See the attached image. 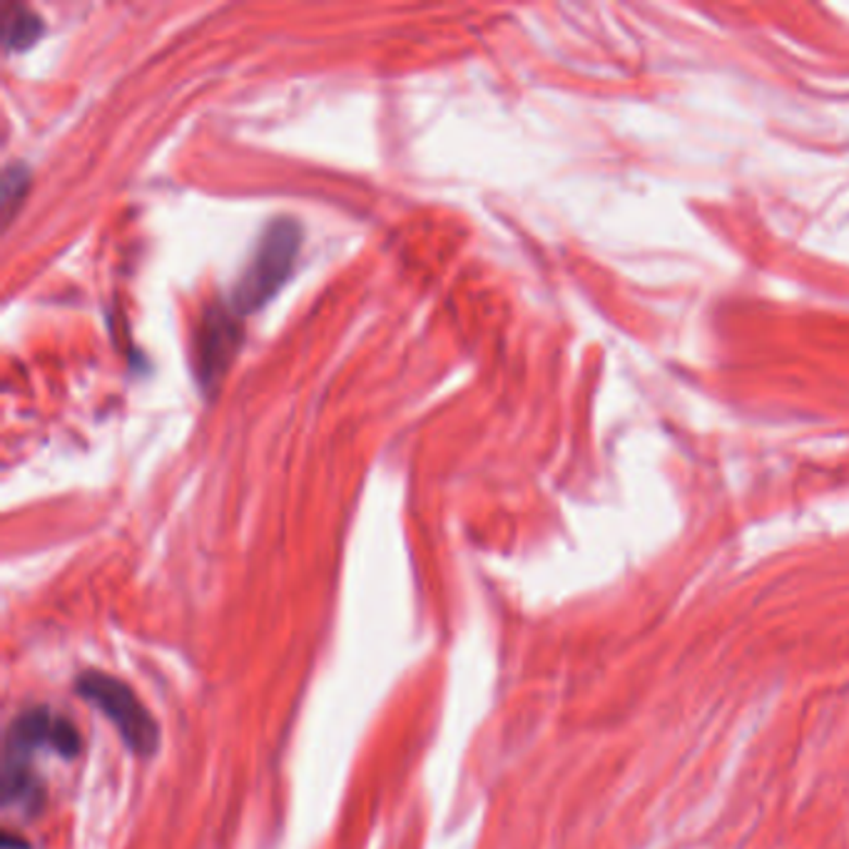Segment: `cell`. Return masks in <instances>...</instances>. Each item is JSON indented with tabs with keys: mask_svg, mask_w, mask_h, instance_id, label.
Masks as SVG:
<instances>
[{
	"mask_svg": "<svg viewBox=\"0 0 849 849\" xmlns=\"http://www.w3.org/2000/svg\"><path fill=\"white\" fill-rule=\"evenodd\" d=\"M296 252H300V227L289 220H277L269 225L267 232L257 242V250L247 269H244L238 287H234V310L247 314L272 300L277 289L292 275Z\"/></svg>",
	"mask_w": 849,
	"mask_h": 849,
	"instance_id": "obj_1",
	"label": "cell"
},
{
	"mask_svg": "<svg viewBox=\"0 0 849 849\" xmlns=\"http://www.w3.org/2000/svg\"><path fill=\"white\" fill-rule=\"evenodd\" d=\"M234 341H238V331L230 324L227 317H209L207 319V329L203 335V369H205V379L213 374H220L225 369V364L230 362Z\"/></svg>",
	"mask_w": 849,
	"mask_h": 849,
	"instance_id": "obj_4",
	"label": "cell"
},
{
	"mask_svg": "<svg viewBox=\"0 0 849 849\" xmlns=\"http://www.w3.org/2000/svg\"><path fill=\"white\" fill-rule=\"evenodd\" d=\"M40 35V21L28 11H15L5 23V46L28 48Z\"/></svg>",
	"mask_w": 849,
	"mask_h": 849,
	"instance_id": "obj_5",
	"label": "cell"
},
{
	"mask_svg": "<svg viewBox=\"0 0 849 849\" xmlns=\"http://www.w3.org/2000/svg\"><path fill=\"white\" fill-rule=\"evenodd\" d=\"M77 693L116 725L125 745L137 752L140 757H150L157 750L160 730H157L155 717L147 713L143 700L135 695V690L128 682L108 676V672L87 670L77 678Z\"/></svg>",
	"mask_w": 849,
	"mask_h": 849,
	"instance_id": "obj_2",
	"label": "cell"
},
{
	"mask_svg": "<svg viewBox=\"0 0 849 849\" xmlns=\"http://www.w3.org/2000/svg\"><path fill=\"white\" fill-rule=\"evenodd\" d=\"M38 750H50L68 760L77 757L81 735L63 715H56L48 707H35L17 717L8 732L5 765L31 767V755Z\"/></svg>",
	"mask_w": 849,
	"mask_h": 849,
	"instance_id": "obj_3",
	"label": "cell"
}]
</instances>
